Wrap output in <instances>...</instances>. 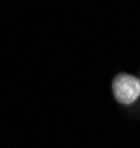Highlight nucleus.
Masks as SVG:
<instances>
[{"mask_svg":"<svg viewBox=\"0 0 140 148\" xmlns=\"http://www.w3.org/2000/svg\"><path fill=\"white\" fill-rule=\"evenodd\" d=\"M113 98L121 105H131L140 98V79L134 74L120 73L112 80Z\"/></svg>","mask_w":140,"mask_h":148,"instance_id":"f257e3e1","label":"nucleus"}]
</instances>
